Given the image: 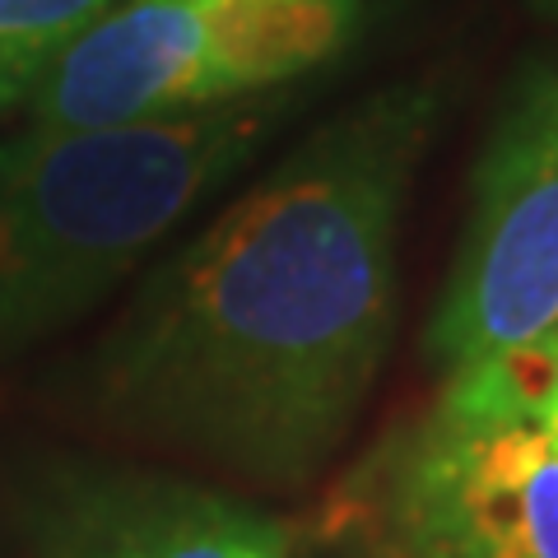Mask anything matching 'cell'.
Listing matches in <instances>:
<instances>
[{"instance_id": "cell-8", "label": "cell", "mask_w": 558, "mask_h": 558, "mask_svg": "<svg viewBox=\"0 0 558 558\" xmlns=\"http://www.w3.org/2000/svg\"><path fill=\"white\" fill-rule=\"evenodd\" d=\"M531 5L545 14V20H558V0H531Z\"/></svg>"}, {"instance_id": "cell-1", "label": "cell", "mask_w": 558, "mask_h": 558, "mask_svg": "<svg viewBox=\"0 0 558 558\" xmlns=\"http://www.w3.org/2000/svg\"><path fill=\"white\" fill-rule=\"evenodd\" d=\"M433 121L428 80L359 98L140 275L84 363L94 418L247 498L307 494L387 363L400 215Z\"/></svg>"}, {"instance_id": "cell-11", "label": "cell", "mask_w": 558, "mask_h": 558, "mask_svg": "<svg viewBox=\"0 0 558 558\" xmlns=\"http://www.w3.org/2000/svg\"><path fill=\"white\" fill-rule=\"evenodd\" d=\"M554 410H558V381H554V400H549V414H554ZM549 414H545V418H549ZM545 418H539V424H545Z\"/></svg>"}, {"instance_id": "cell-3", "label": "cell", "mask_w": 558, "mask_h": 558, "mask_svg": "<svg viewBox=\"0 0 558 558\" xmlns=\"http://www.w3.org/2000/svg\"><path fill=\"white\" fill-rule=\"evenodd\" d=\"M368 0H117L33 84L38 126H117L293 89L344 57Z\"/></svg>"}, {"instance_id": "cell-6", "label": "cell", "mask_w": 558, "mask_h": 558, "mask_svg": "<svg viewBox=\"0 0 558 558\" xmlns=\"http://www.w3.org/2000/svg\"><path fill=\"white\" fill-rule=\"evenodd\" d=\"M307 531L238 488L159 470H61L33 508L38 558H293Z\"/></svg>"}, {"instance_id": "cell-10", "label": "cell", "mask_w": 558, "mask_h": 558, "mask_svg": "<svg viewBox=\"0 0 558 558\" xmlns=\"http://www.w3.org/2000/svg\"><path fill=\"white\" fill-rule=\"evenodd\" d=\"M293 558H330V554H322V549H312V545H307V539H303V549H299V554H293Z\"/></svg>"}, {"instance_id": "cell-9", "label": "cell", "mask_w": 558, "mask_h": 558, "mask_svg": "<svg viewBox=\"0 0 558 558\" xmlns=\"http://www.w3.org/2000/svg\"><path fill=\"white\" fill-rule=\"evenodd\" d=\"M539 428H545V433H549V438L558 442V410H554V414H549V418H545V424H539Z\"/></svg>"}, {"instance_id": "cell-5", "label": "cell", "mask_w": 558, "mask_h": 558, "mask_svg": "<svg viewBox=\"0 0 558 558\" xmlns=\"http://www.w3.org/2000/svg\"><path fill=\"white\" fill-rule=\"evenodd\" d=\"M558 326V65L535 70L488 135L428 354L447 373Z\"/></svg>"}, {"instance_id": "cell-4", "label": "cell", "mask_w": 558, "mask_h": 558, "mask_svg": "<svg viewBox=\"0 0 558 558\" xmlns=\"http://www.w3.org/2000/svg\"><path fill=\"white\" fill-rule=\"evenodd\" d=\"M377 558H558V442L433 405L349 488Z\"/></svg>"}, {"instance_id": "cell-7", "label": "cell", "mask_w": 558, "mask_h": 558, "mask_svg": "<svg viewBox=\"0 0 558 558\" xmlns=\"http://www.w3.org/2000/svg\"><path fill=\"white\" fill-rule=\"evenodd\" d=\"M117 0H0V112L20 108L61 51Z\"/></svg>"}, {"instance_id": "cell-2", "label": "cell", "mask_w": 558, "mask_h": 558, "mask_svg": "<svg viewBox=\"0 0 558 558\" xmlns=\"http://www.w3.org/2000/svg\"><path fill=\"white\" fill-rule=\"evenodd\" d=\"M299 108L279 89L182 117L0 140V363L108 299L247 168Z\"/></svg>"}]
</instances>
